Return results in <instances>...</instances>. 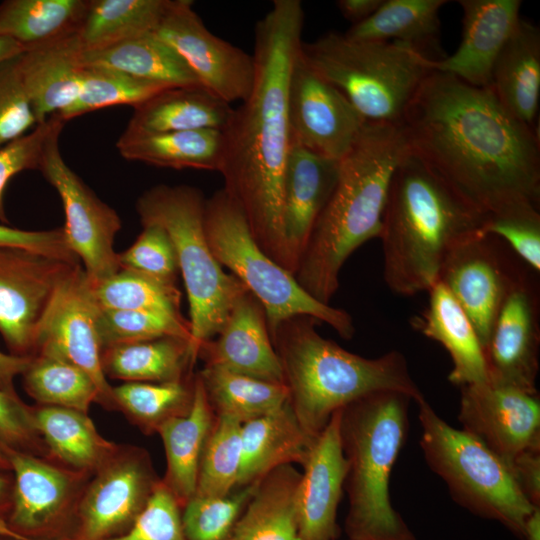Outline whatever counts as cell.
<instances>
[{"label":"cell","mask_w":540,"mask_h":540,"mask_svg":"<svg viewBox=\"0 0 540 540\" xmlns=\"http://www.w3.org/2000/svg\"><path fill=\"white\" fill-rule=\"evenodd\" d=\"M31 361V356H17L0 351V390L18 395L14 380L22 375Z\"/></svg>","instance_id":"9f6ffc18"},{"label":"cell","mask_w":540,"mask_h":540,"mask_svg":"<svg viewBox=\"0 0 540 540\" xmlns=\"http://www.w3.org/2000/svg\"><path fill=\"white\" fill-rule=\"evenodd\" d=\"M81 59L83 66L110 68L167 87L201 86L185 60L154 33L82 52Z\"/></svg>","instance_id":"d590c367"},{"label":"cell","mask_w":540,"mask_h":540,"mask_svg":"<svg viewBox=\"0 0 540 540\" xmlns=\"http://www.w3.org/2000/svg\"><path fill=\"white\" fill-rule=\"evenodd\" d=\"M458 420L506 465L526 450L540 449V400L512 386L490 381L460 387Z\"/></svg>","instance_id":"ffe728a7"},{"label":"cell","mask_w":540,"mask_h":540,"mask_svg":"<svg viewBox=\"0 0 540 540\" xmlns=\"http://www.w3.org/2000/svg\"><path fill=\"white\" fill-rule=\"evenodd\" d=\"M62 129L63 126L57 128L47 139L39 171L62 201L67 245L96 285L121 270L118 253L114 250L121 219L64 161L59 148Z\"/></svg>","instance_id":"7c38bea8"},{"label":"cell","mask_w":540,"mask_h":540,"mask_svg":"<svg viewBox=\"0 0 540 540\" xmlns=\"http://www.w3.org/2000/svg\"><path fill=\"white\" fill-rule=\"evenodd\" d=\"M410 151L484 214L540 204L536 127L511 115L489 87L437 71L401 123Z\"/></svg>","instance_id":"6da1fadb"},{"label":"cell","mask_w":540,"mask_h":540,"mask_svg":"<svg viewBox=\"0 0 540 540\" xmlns=\"http://www.w3.org/2000/svg\"><path fill=\"white\" fill-rule=\"evenodd\" d=\"M203 223L216 260L263 306L269 335L291 317L309 316L328 324L344 339L353 337L351 315L312 297L293 274L272 260L253 238L242 208L223 188L205 200Z\"/></svg>","instance_id":"9c48e42d"},{"label":"cell","mask_w":540,"mask_h":540,"mask_svg":"<svg viewBox=\"0 0 540 540\" xmlns=\"http://www.w3.org/2000/svg\"><path fill=\"white\" fill-rule=\"evenodd\" d=\"M0 445L48 458L46 446L38 433L33 408L18 395L0 390Z\"/></svg>","instance_id":"f5cc1de1"},{"label":"cell","mask_w":540,"mask_h":540,"mask_svg":"<svg viewBox=\"0 0 540 540\" xmlns=\"http://www.w3.org/2000/svg\"><path fill=\"white\" fill-rule=\"evenodd\" d=\"M66 121L53 114L35 126L33 131L0 147V222L8 224L4 193L8 182L24 170H39L45 143Z\"/></svg>","instance_id":"681fc988"},{"label":"cell","mask_w":540,"mask_h":540,"mask_svg":"<svg viewBox=\"0 0 540 540\" xmlns=\"http://www.w3.org/2000/svg\"><path fill=\"white\" fill-rule=\"evenodd\" d=\"M78 264L0 247V334L11 354L33 356L40 321L58 287Z\"/></svg>","instance_id":"2e32d148"},{"label":"cell","mask_w":540,"mask_h":540,"mask_svg":"<svg viewBox=\"0 0 540 540\" xmlns=\"http://www.w3.org/2000/svg\"><path fill=\"white\" fill-rule=\"evenodd\" d=\"M0 247L22 248L67 262L80 263L67 245L63 227L29 231L0 224Z\"/></svg>","instance_id":"db71d44e"},{"label":"cell","mask_w":540,"mask_h":540,"mask_svg":"<svg viewBox=\"0 0 540 540\" xmlns=\"http://www.w3.org/2000/svg\"><path fill=\"white\" fill-rule=\"evenodd\" d=\"M411 401L401 392L380 391L340 410L348 540H416L389 492L393 466L408 435Z\"/></svg>","instance_id":"8992f818"},{"label":"cell","mask_w":540,"mask_h":540,"mask_svg":"<svg viewBox=\"0 0 540 540\" xmlns=\"http://www.w3.org/2000/svg\"><path fill=\"white\" fill-rule=\"evenodd\" d=\"M10 470H11V467H10L8 458L6 454L4 453V451L2 450V448L0 447V471L11 472Z\"/></svg>","instance_id":"be15d7a7"},{"label":"cell","mask_w":540,"mask_h":540,"mask_svg":"<svg viewBox=\"0 0 540 540\" xmlns=\"http://www.w3.org/2000/svg\"><path fill=\"white\" fill-rule=\"evenodd\" d=\"M340 410L316 437L302 465L297 540H336L339 534L337 510L347 474Z\"/></svg>","instance_id":"44dd1931"},{"label":"cell","mask_w":540,"mask_h":540,"mask_svg":"<svg viewBox=\"0 0 540 540\" xmlns=\"http://www.w3.org/2000/svg\"><path fill=\"white\" fill-rule=\"evenodd\" d=\"M0 447L8 458L13 476L10 508L0 525L10 533L33 540L68 536L91 476L45 457Z\"/></svg>","instance_id":"8fae6325"},{"label":"cell","mask_w":540,"mask_h":540,"mask_svg":"<svg viewBox=\"0 0 540 540\" xmlns=\"http://www.w3.org/2000/svg\"><path fill=\"white\" fill-rule=\"evenodd\" d=\"M427 292V307L412 319V326L449 353V382L462 387L487 381L483 348L468 316L440 281Z\"/></svg>","instance_id":"484cf974"},{"label":"cell","mask_w":540,"mask_h":540,"mask_svg":"<svg viewBox=\"0 0 540 540\" xmlns=\"http://www.w3.org/2000/svg\"><path fill=\"white\" fill-rule=\"evenodd\" d=\"M25 52L23 46L7 37H0V64Z\"/></svg>","instance_id":"94428289"},{"label":"cell","mask_w":540,"mask_h":540,"mask_svg":"<svg viewBox=\"0 0 540 540\" xmlns=\"http://www.w3.org/2000/svg\"><path fill=\"white\" fill-rule=\"evenodd\" d=\"M99 310L93 284L78 264L60 284L40 321L34 354L54 355L84 370L98 388L99 404L111 410L115 409L113 387L101 366Z\"/></svg>","instance_id":"9a60e30c"},{"label":"cell","mask_w":540,"mask_h":540,"mask_svg":"<svg viewBox=\"0 0 540 540\" xmlns=\"http://www.w3.org/2000/svg\"><path fill=\"white\" fill-rule=\"evenodd\" d=\"M0 534L9 538L10 540H33V539L25 538V537L10 533L7 530H5L1 525H0ZM53 540H75V539H73L71 536H63V537L53 539Z\"/></svg>","instance_id":"6125c7cd"},{"label":"cell","mask_w":540,"mask_h":540,"mask_svg":"<svg viewBox=\"0 0 540 540\" xmlns=\"http://www.w3.org/2000/svg\"><path fill=\"white\" fill-rule=\"evenodd\" d=\"M107 540H186L181 507L162 480L132 526Z\"/></svg>","instance_id":"f907efd6"},{"label":"cell","mask_w":540,"mask_h":540,"mask_svg":"<svg viewBox=\"0 0 540 540\" xmlns=\"http://www.w3.org/2000/svg\"><path fill=\"white\" fill-rule=\"evenodd\" d=\"M197 360L191 342L180 337L109 347L101 353L104 375L125 382H174L193 376Z\"/></svg>","instance_id":"e575fe53"},{"label":"cell","mask_w":540,"mask_h":540,"mask_svg":"<svg viewBox=\"0 0 540 540\" xmlns=\"http://www.w3.org/2000/svg\"><path fill=\"white\" fill-rule=\"evenodd\" d=\"M485 218L410 151L392 176L379 236L388 288L400 296L428 291L449 254L482 234Z\"/></svg>","instance_id":"277c9868"},{"label":"cell","mask_w":540,"mask_h":540,"mask_svg":"<svg viewBox=\"0 0 540 540\" xmlns=\"http://www.w3.org/2000/svg\"><path fill=\"white\" fill-rule=\"evenodd\" d=\"M214 420L215 415L196 374L189 411L168 420L157 431L167 462L161 480L181 508L195 495L201 456Z\"/></svg>","instance_id":"f1b7e54d"},{"label":"cell","mask_w":540,"mask_h":540,"mask_svg":"<svg viewBox=\"0 0 540 540\" xmlns=\"http://www.w3.org/2000/svg\"><path fill=\"white\" fill-rule=\"evenodd\" d=\"M9 539V538H8Z\"/></svg>","instance_id":"03108f58"},{"label":"cell","mask_w":540,"mask_h":540,"mask_svg":"<svg viewBox=\"0 0 540 540\" xmlns=\"http://www.w3.org/2000/svg\"><path fill=\"white\" fill-rule=\"evenodd\" d=\"M198 358L207 366L284 383L264 308L249 292L236 302L216 338L200 346Z\"/></svg>","instance_id":"603a6c76"},{"label":"cell","mask_w":540,"mask_h":540,"mask_svg":"<svg viewBox=\"0 0 540 540\" xmlns=\"http://www.w3.org/2000/svg\"><path fill=\"white\" fill-rule=\"evenodd\" d=\"M233 108L202 86L167 88L134 111L124 132L150 134L197 129L223 130Z\"/></svg>","instance_id":"f546056e"},{"label":"cell","mask_w":540,"mask_h":540,"mask_svg":"<svg viewBox=\"0 0 540 540\" xmlns=\"http://www.w3.org/2000/svg\"><path fill=\"white\" fill-rule=\"evenodd\" d=\"M317 322L309 316H294L270 335L289 403L311 438L322 432L336 411L369 394L396 391L416 403L425 398L400 351L362 357L322 337L316 331Z\"/></svg>","instance_id":"5b68a950"},{"label":"cell","mask_w":540,"mask_h":540,"mask_svg":"<svg viewBox=\"0 0 540 540\" xmlns=\"http://www.w3.org/2000/svg\"><path fill=\"white\" fill-rule=\"evenodd\" d=\"M0 540H10V539L0 534Z\"/></svg>","instance_id":"e7e4bbea"},{"label":"cell","mask_w":540,"mask_h":540,"mask_svg":"<svg viewBox=\"0 0 540 540\" xmlns=\"http://www.w3.org/2000/svg\"><path fill=\"white\" fill-rule=\"evenodd\" d=\"M88 0H6L0 3V37L25 51L75 35Z\"/></svg>","instance_id":"74e56055"},{"label":"cell","mask_w":540,"mask_h":540,"mask_svg":"<svg viewBox=\"0 0 540 540\" xmlns=\"http://www.w3.org/2000/svg\"><path fill=\"white\" fill-rule=\"evenodd\" d=\"M197 375L214 415L230 417L241 424L273 412L289 400L285 383L207 365Z\"/></svg>","instance_id":"f35d334b"},{"label":"cell","mask_w":540,"mask_h":540,"mask_svg":"<svg viewBox=\"0 0 540 540\" xmlns=\"http://www.w3.org/2000/svg\"><path fill=\"white\" fill-rule=\"evenodd\" d=\"M482 234L499 237L531 270L540 273L539 207L524 204L488 214Z\"/></svg>","instance_id":"7dc6e473"},{"label":"cell","mask_w":540,"mask_h":540,"mask_svg":"<svg viewBox=\"0 0 540 540\" xmlns=\"http://www.w3.org/2000/svg\"><path fill=\"white\" fill-rule=\"evenodd\" d=\"M417 405L424 459L453 500L522 540L525 522L537 506L524 496L506 463L475 437L445 422L425 398Z\"/></svg>","instance_id":"30bf717a"},{"label":"cell","mask_w":540,"mask_h":540,"mask_svg":"<svg viewBox=\"0 0 540 540\" xmlns=\"http://www.w3.org/2000/svg\"><path fill=\"white\" fill-rule=\"evenodd\" d=\"M340 160L292 144L283 182V225L294 275L312 228L337 182Z\"/></svg>","instance_id":"cb8c5ba5"},{"label":"cell","mask_w":540,"mask_h":540,"mask_svg":"<svg viewBox=\"0 0 540 540\" xmlns=\"http://www.w3.org/2000/svg\"><path fill=\"white\" fill-rule=\"evenodd\" d=\"M530 269L499 237L479 234L456 247L439 281L471 321L482 348L511 288Z\"/></svg>","instance_id":"5bb4252c"},{"label":"cell","mask_w":540,"mask_h":540,"mask_svg":"<svg viewBox=\"0 0 540 540\" xmlns=\"http://www.w3.org/2000/svg\"><path fill=\"white\" fill-rule=\"evenodd\" d=\"M288 115L292 144L336 160L351 150L367 123L299 53L289 81Z\"/></svg>","instance_id":"ac0fdd59"},{"label":"cell","mask_w":540,"mask_h":540,"mask_svg":"<svg viewBox=\"0 0 540 540\" xmlns=\"http://www.w3.org/2000/svg\"><path fill=\"white\" fill-rule=\"evenodd\" d=\"M489 88L521 122L535 127L540 97V31L521 19L498 55Z\"/></svg>","instance_id":"83f0119b"},{"label":"cell","mask_w":540,"mask_h":540,"mask_svg":"<svg viewBox=\"0 0 540 540\" xmlns=\"http://www.w3.org/2000/svg\"><path fill=\"white\" fill-rule=\"evenodd\" d=\"M507 466L528 501L540 506V449L521 452Z\"/></svg>","instance_id":"11a10c76"},{"label":"cell","mask_w":540,"mask_h":540,"mask_svg":"<svg viewBox=\"0 0 540 540\" xmlns=\"http://www.w3.org/2000/svg\"><path fill=\"white\" fill-rule=\"evenodd\" d=\"M189 65L200 85L230 104L248 97L254 82V60L242 49L214 35L189 0H171L153 32Z\"/></svg>","instance_id":"e0dca14e"},{"label":"cell","mask_w":540,"mask_h":540,"mask_svg":"<svg viewBox=\"0 0 540 540\" xmlns=\"http://www.w3.org/2000/svg\"><path fill=\"white\" fill-rule=\"evenodd\" d=\"M522 540H540V506L535 507L528 516Z\"/></svg>","instance_id":"91938a15"},{"label":"cell","mask_w":540,"mask_h":540,"mask_svg":"<svg viewBox=\"0 0 540 540\" xmlns=\"http://www.w3.org/2000/svg\"><path fill=\"white\" fill-rule=\"evenodd\" d=\"M301 472L280 466L257 483L230 540H297Z\"/></svg>","instance_id":"1f68e13d"},{"label":"cell","mask_w":540,"mask_h":540,"mask_svg":"<svg viewBox=\"0 0 540 540\" xmlns=\"http://www.w3.org/2000/svg\"><path fill=\"white\" fill-rule=\"evenodd\" d=\"M82 52L76 36L72 35L17 57L37 124L60 114L75 101L83 69Z\"/></svg>","instance_id":"d4e9b609"},{"label":"cell","mask_w":540,"mask_h":540,"mask_svg":"<svg viewBox=\"0 0 540 540\" xmlns=\"http://www.w3.org/2000/svg\"><path fill=\"white\" fill-rule=\"evenodd\" d=\"M304 10L299 0H275L254 32L252 90L222 130L219 173L261 249L291 273L283 225V182L291 133L288 91L299 53ZM292 274V273H291Z\"/></svg>","instance_id":"7a4b0ae2"},{"label":"cell","mask_w":540,"mask_h":540,"mask_svg":"<svg viewBox=\"0 0 540 540\" xmlns=\"http://www.w3.org/2000/svg\"><path fill=\"white\" fill-rule=\"evenodd\" d=\"M205 200L198 188L162 184L146 190L136 203L141 224L160 225L174 245L197 359L200 346L219 334L236 302L248 292L238 278L222 269L208 245Z\"/></svg>","instance_id":"ba28073f"},{"label":"cell","mask_w":540,"mask_h":540,"mask_svg":"<svg viewBox=\"0 0 540 540\" xmlns=\"http://www.w3.org/2000/svg\"><path fill=\"white\" fill-rule=\"evenodd\" d=\"M539 351V274L528 269L506 296L483 348L488 381L538 393Z\"/></svg>","instance_id":"d6986e66"},{"label":"cell","mask_w":540,"mask_h":540,"mask_svg":"<svg viewBox=\"0 0 540 540\" xmlns=\"http://www.w3.org/2000/svg\"><path fill=\"white\" fill-rule=\"evenodd\" d=\"M446 0H383L376 12L344 35L356 41L398 42L430 60L445 57L439 44L440 9Z\"/></svg>","instance_id":"d6a6232c"},{"label":"cell","mask_w":540,"mask_h":540,"mask_svg":"<svg viewBox=\"0 0 540 540\" xmlns=\"http://www.w3.org/2000/svg\"><path fill=\"white\" fill-rule=\"evenodd\" d=\"M17 57L0 64V147L37 125L17 67Z\"/></svg>","instance_id":"816d5d0a"},{"label":"cell","mask_w":540,"mask_h":540,"mask_svg":"<svg viewBox=\"0 0 540 540\" xmlns=\"http://www.w3.org/2000/svg\"><path fill=\"white\" fill-rule=\"evenodd\" d=\"M26 392L39 405L88 413L99 404V391L81 368L54 355L36 353L22 374Z\"/></svg>","instance_id":"ab89813d"},{"label":"cell","mask_w":540,"mask_h":540,"mask_svg":"<svg viewBox=\"0 0 540 540\" xmlns=\"http://www.w3.org/2000/svg\"><path fill=\"white\" fill-rule=\"evenodd\" d=\"M520 0H460L462 39L458 49L438 61L432 70L452 75L475 87L490 86L494 63L520 17Z\"/></svg>","instance_id":"7402d4cb"},{"label":"cell","mask_w":540,"mask_h":540,"mask_svg":"<svg viewBox=\"0 0 540 540\" xmlns=\"http://www.w3.org/2000/svg\"><path fill=\"white\" fill-rule=\"evenodd\" d=\"M195 375L174 382H125L113 387L115 409L146 434L185 415L192 404Z\"/></svg>","instance_id":"60d3db41"},{"label":"cell","mask_w":540,"mask_h":540,"mask_svg":"<svg viewBox=\"0 0 540 540\" xmlns=\"http://www.w3.org/2000/svg\"><path fill=\"white\" fill-rule=\"evenodd\" d=\"M135 242L118 253L121 269L133 270L175 284L179 272L172 240L158 224H144Z\"/></svg>","instance_id":"c3c4849f"},{"label":"cell","mask_w":540,"mask_h":540,"mask_svg":"<svg viewBox=\"0 0 540 540\" xmlns=\"http://www.w3.org/2000/svg\"><path fill=\"white\" fill-rule=\"evenodd\" d=\"M32 408L47 459L68 469L92 476L119 446L98 432L88 413L44 405Z\"/></svg>","instance_id":"4dcf8cb0"},{"label":"cell","mask_w":540,"mask_h":540,"mask_svg":"<svg viewBox=\"0 0 540 540\" xmlns=\"http://www.w3.org/2000/svg\"><path fill=\"white\" fill-rule=\"evenodd\" d=\"M13 490V476L9 471H0V520H5Z\"/></svg>","instance_id":"680465c9"},{"label":"cell","mask_w":540,"mask_h":540,"mask_svg":"<svg viewBox=\"0 0 540 540\" xmlns=\"http://www.w3.org/2000/svg\"><path fill=\"white\" fill-rule=\"evenodd\" d=\"M97 331L102 351L168 336L187 339L192 345L189 321L147 311L100 307Z\"/></svg>","instance_id":"bcb514c9"},{"label":"cell","mask_w":540,"mask_h":540,"mask_svg":"<svg viewBox=\"0 0 540 540\" xmlns=\"http://www.w3.org/2000/svg\"><path fill=\"white\" fill-rule=\"evenodd\" d=\"M383 0H339L337 7L342 16L352 25L363 22L372 16Z\"/></svg>","instance_id":"6f0895ef"},{"label":"cell","mask_w":540,"mask_h":540,"mask_svg":"<svg viewBox=\"0 0 540 540\" xmlns=\"http://www.w3.org/2000/svg\"><path fill=\"white\" fill-rule=\"evenodd\" d=\"M171 87L97 66H83L75 101L59 115L68 121L91 111L114 105H140Z\"/></svg>","instance_id":"b9f144b4"},{"label":"cell","mask_w":540,"mask_h":540,"mask_svg":"<svg viewBox=\"0 0 540 540\" xmlns=\"http://www.w3.org/2000/svg\"><path fill=\"white\" fill-rule=\"evenodd\" d=\"M116 148L124 159L172 169L219 172L224 150L222 130L130 134L123 132Z\"/></svg>","instance_id":"836d02e7"},{"label":"cell","mask_w":540,"mask_h":540,"mask_svg":"<svg viewBox=\"0 0 540 540\" xmlns=\"http://www.w3.org/2000/svg\"><path fill=\"white\" fill-rule=\"evenodd\" d=\"M302 60L337 88L368 123L401 125L431 60L398 42L356 41L328 32L302 42Z\"/></svg>","instance_id":"52a82bcc"},{"label":"cell","mask_w":540,"mask_h":540,"mask_svg":"<svg viewBox=\"0 0 540 540\" xmlns=\"http://www.w3.org/2000/svg\"><path fill=\"white\" fill-rule=\"evenodd\" d=\"M242 424L226 416L215 420L201 456L197 496H224L237 488L242 462Z\"/></svg>","instance_id":"ee69618b"},{"label":"cell","mask_w":540,"mask_h":540,"mask_svg":"<svg viewBox=\"0 0 540 540\" xmlns=\"http://www.w3.org/2000/svg\"><path fill=\"white\" fill-rule=\"evenodd\" d=\"M258 482L237 487L224 496L194 495L181 508L186 540H230Z\"/></svg>","instance_id":"f6af8a7d"},{"label":"cell","mask_w":540,"mask_h":540,"mask_svg":"<svg viewBox=\"0 0 540 540\" xmlns=\"http://www.w3.org/2000/svg\"><path fill=\"white\" fill-rule=\"evenodd\" d=\"M160 480L145 449L119 445L88 480L69 536L75 540H107L126 532Z\"/></svg>","instance_id":"4fadbf2b"},{"label":"cell","mask_w":540,"mask_h":540,"mask_svg":"<svg viewBox=\"0 0 540 540\" xmlns=\"http://www.w3.org/2000/svg\"><path fill=\"white\" fill-rule=\"evenodd\" d=\"M93 287L101 308L147 311L184 319L180 312L181 292L176 284L121 269Z\"/></svg>","instance_id":"7bdbcfd3"},{"label":"cell","mask_w":540,"mask_h":540,"mask_svg":"<svg viewBox=\"0 0 540 540\" xmlns=\"http://www.w3.org/2000/svg\"><path fill=\"white\" fill-rule=\"evenodd\" d=\"M171 0H88L75 34L83 52L153 33Z\"/></svg>","instance_id":"8d00e7d4"},{"label":"cell","mask_w":540,"mask_h":540,"mask_svg":"<svg viewBox=\"0 0 540 540\" xmlns=\"http://www.w3.org/2000/svg\"><path fill=\"white\" fill-rule=\"evenodd\" d=\"M315 439L304 431L289 400L273 412L242 424L237 487L254 484L280 466L303 465Z\"/></svg>","instance_id":"4316f807"},{"label":"cell","mask_w":540,"mask_h":540,"mask_svg":"<svg viewBox=\"0 0 540 540\" xmlns=\"http://www.w3.org/2000/svg\"><path fill=\"white\" fill-rule=\"evenodd\" d=\"M409 153L401 125L367 122L340 160L335 187L294 274L318 301L329 304L348 257L365 242L379 238L392 176Z\"/></svg>","instance_id":"3957f363"}]
</instances>
